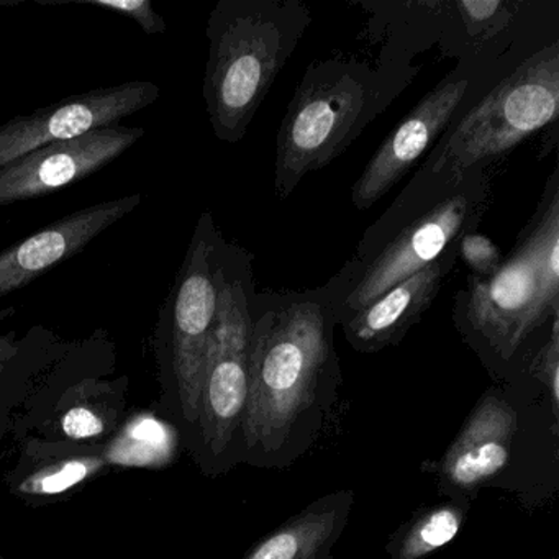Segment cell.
Instances as JSON below:
<instances>
[{
    "instance_id": "obj_1",
    "label": "cell",
    "mask_w": 559,
    "mask_h": 559,
    "mask_svg": "<svg viewBox=\"0 0 559 559\" xmlns=\"http://www.w3.org/2000/svg\"><path fill=\"white\" fill-rule=\"evenodd\" d=\"M250 388L243 460L287 469L313 450L338 402V326L325 287L251 299Z\"/></svg>"
},
{
    "instance_id": "obj_2",
    "label": "cell",
    "mask_w": 559,
    "mask_h": 559,
    "mask_svg": "<svg viewBox=\"0 0 559 559\" xmlns=\"http://www.w3.org/2000/svg\"><path fill=\"white\" fill-rule=\"evenodd\" d=\"M448 499L473 503L486 489L536 509L559 492V408L528 374L493 382L440 460L421 463Z\"/></svg>"
},
{
    "instance_id": "obj_3",
    "label": "cell",
    "mask_w": 559,
    "mask_h": 559,
    "mask_svg": "<svg viewBox=\"0 0 559 559\" xmlns=\"http://www.w3.org/2000/svg\"><path fill=\"white\" fill-rule=\"evenodd\" d=\"M453 322L493 382L526 374L559 322L558 168L499 270L467 277L454 297Z\"/></svg>"
},
{
    "instance_id": "obj_4",
    "label": "cell",
    "mask_w": 559,
    "mask_h": 559,
    "mask_svg": "<svg viewBox=\"0 0 559 559\" xmlns=\"http://www.w3.org/2000/svg\"><path fill=\"white\" fill-rule=\"evenodd\" d=\"M490 195L487 169L433 171L428 159L365 231L353 257L325 284L336 322L440 260L477 230Z\"/></svg>"
},
{
    "instance_id": "obj_5",
    "label": "cell",
    "mask_w": 559,
    "mask_h": 559,
    "mask_svg": "<svg viewBox=\"0 0 559 559\" xmlns=\"http://www.w3.org/2000/svg\"><path fill=\"white\" fill-rule=\"evenodd\" d=\"M299 0H221L205 35V109L214 135L237 145L310 27Z\"/></svg>"
},
{
    "instance_id": "obj_6",
    "label": "cell",
    "mask_w": 559,
    "mask_h": 559,
    "mask_svg": "<svg viewBox=\"0 0 559 559\" xmlns=\"http://www.w3.org/2000/svg\"><path fill=\"white\" fill-rule=\"evenodd\" d=\"M402 74L355 60L309 64L277 133L274 189L281 201L310 173L343 155L401 93Z\"/></svg>"
},
{
    "instance_id": "obj_7",
    "label": "cell",
    "mask_w": 559,
    "mask_h": 559,
    "mask_svg": "<svg viewBox=\"0 0 559 559\" xmlns=\"http://www.w3.org/2000/svg\"><path fill=\"white\" fill-rule=\"evenodd\" d=\"M217 316L202 378L195 437L205 469L225 473L243 460V424L250 388L254 287L243 248L218 237L214 250Z\"/></svg>"
},
{
    "instance_id": "obj_8",
    "label": "cell",
    "mask_w": 559,
    "mask_h": 559,
    "mask_svg": "<svg viewBox=\"0 0 559 559\" xmlns=\"http://www.w3.org/2000/svg\"><path fill=\"white\" fill-rule=\"evenodd\" d=\"M559 117V41L525 58L428 153L433 171L487 169Z\"/></svg>"
},
{
    "instance_id": "obj_9",
    "label": "cell",
    "mask_w": 559,
    "mask_h": 559,
    "mask_svg": "<svg viewBox=\"0 0 559 559\" xmlns=\"http://www.w3.org/2000/svg\"><path fill=\"white\" fill-rule=\"evenodd\" d=\"M221 231L211 212L195 225L191 245L159 312L158 335L182 420L198 430L202 378L217 316L214 250Z\"/></svg>"
},
{
    "instance_id": "obj_10",
    "label": "cell",
    "mask_w": 559,
    "mask_h": 559,
    "mask_svg": "<svg viewBox=\"0 0 559 559\" xmlns=\"http://www.w3.org/2000/svg\"><path fill=\"white\" fill-rule=\"evenodd\" d=\"M159 87L150 81H127L74 94L60 103L17 116L0 126V168L51 143L76 139L122 119L158 100Z\"/></svg>"
},
{
    "instance_id": "obj_11",
    "label": "cell",
    "mask_w": 559,
    "mask_h": 559,
    "mask_svg": "<svg viewBox=\"0 0 559 559\" xmlns=\"http://www.w3.org/2000/svg\"><path fill=\"white\" fill-rule=\"evenodd\" d=\"M473 76L450 78L427 94L385 136L352 189L358 211L384 198L448 132L469 93Z\"/></svg>"
},
{
    "instance_id": "obj_12",
    "label": "cell",
    "mask_w": 559,
    "mask_h": 559,
    "mask_svg": "<svg viewBox=\"0 0 559 559\" xmlns=\"http://www.w3.org/2000/svg\"><path fill=\"white\" fill-rule=\"evenodd\" d=\"M142 127H100L51 143L0 168V207L47 198L96 175L145 135Z\"/></svg>"
},
{
    "instance_id": "obj_13",
    "label": "cell",
    "mask_w": 559,
    "mask_h": 559,
    "mask_svg": "<svg viewBox=\"0 0 559 559\" xmlns=\"http://www.w3.org/2000/svg\"><path fill=\"white\" fill-rule=\"evenodd\" d=\"M140 204L142 194H133L80 209L0 251V297L24 289L48 271L76 257Z\"/></svg>"
},
{
    "instance_id": "obj_14",
    "label": "cell",
    "mask_w": 559,
    "mask_h": 559,
    "mask_svg": "<svg viewBox=\"0 0 559 559\" xmlns=\"http://www.w3.org/2000/svg\"><path fill=\"white\" fill-rule=\"evenodd\" d=\"M457 245L430 266L395 284L388 293L340 323L346 343L362 355L401 345L430 309L457 263Z\"/></svg>"
},
{
    "instance_id": "obj_15",
    "label": "cell",
    "mask_w": 559,
    "mask_h": 559,
    "mask_svg": "<svg viewBox=\"0 0 559 559\" xmlns=\"http://www.w3.org/2000/svg\"><path fill=\"white\" fill-rule=\"evenodd\" d=\"M355 499L352 489L319 497L261 538L243 559H336L333 549L348 526Z\"/></svg>"
},
{
    "instance_id": "obj_16",
    "label": "cell",
    "mask_w": 559,
    "mask_h": 559,
    "mask_svg": "<svg viewBox=\"0 0 559 559\" xmlns=\"http://www.w3.org/2000/svg\"><path fill=\"white\" fill-rule=\"evenodd\" d=\"M471 506L448 499L421 506L385 543L388 559H427L456 538Z\"/></svg>"
},
{
    "instance_id": "obj_17",
    "label": "cell",
    "mask_w": 559,
    "mask_h": 559,
    "mask_svg": "<svg viewBox=\"0 0 559 559\" xmlns=\"http://www.w3.org/2000/svg\"><path fill=\"white\" fill-rule=\"evenodd\" d=\"M38 5H86L103 9L122 15L135 22L146 35H159L166 32V22L162 14L153 9L152 0H35Z\"/></svg>"
},
{
    "instance_id": "obj_18",
    "label": "cell",
    "mask_w": 559,
    "mask_h": 559,
    "mask_svg": "<svg viewBox=\"0 0 559 559\" xmlns=\"http://www.w3.org/2000/svg\"><path fill=\"white\" fill-rule=\"evenodd\" d=\"M526 374L538 382L552 407L559 408V322L552 325L548 340L530 362Z\"/></svg>"
},
{
    "instance_id": "obj_19",
    "label": "cell",
    "mask_w": 559,
    "mask_h": 559,
    "mask_svg": "<svg viewBox=\"0 0 559 559\" xmlns=\"http://www.w3.org/2000/svg\"><path fill=\"white\" fill-rule=\"evenodd\" d=\"M457 257L473 271L471 276L489 277L499 270L503 258L499 247L479 231H467L457 243Z\"/></svg>"
},
{
    "instance_id": "obj_20",
    "label": "cell",
    "mask_w": 559,
    "mask_h": 559,
    "mask_svg": "<svg viewBox=\"0 0 559 559\" xmlns=\"http://www.w3.org/2000/svg\"><path fill=\"white\" fill-rule=\"evenodd\" d=\"M90 463L86 461H70L60 469L47 474L37 480V489L44 493H60L83 480L90 474Z\"/></svg>"
},
{
    "instance_id": "obj_21",
    "label": "cell",
    "mask_w": 559,
    "mask_h": 559,
    "mask_svg": "<svg viewBox=\"0 0 559 559\" xmlns=\"http://www.w3.org/2000/svg\"><path fill=\"white\" fill-rule=\"evenodd\" d=\"M64 433L74 440L97 437L103 433L104 424L94 412L84 407L71 408L63 418Z\"/></svg>"
},
{
    "instance_id": "obj_22",
    "label": "cell",
    "mask_w": 559,
    "mask_h": 559,
    "mask_svg": "<svg viewBox=\"0 0 559 559\" xmlns=\"http://www.w3.org/2000/svg\"><path fill=\"white\" fill-rule=\"evenodd\" d=\"M15 312V307H8V309L0 310V323L4 322L11 313ZM9 349H11V345H9L8 340L4 336H0V356L8 355Z\"/></svg>"
},
{
    "instance_id": "obj_23",
    "label": "cell",
    "mask_w": 559,
    "mask_h": 559,
    "mask_svg": "<svg viewBox=\"0 0 559 559\" xmlns=\"http://www.w3.org/2000/svg\"><path fill=\"white\" fill-rule=\"evenodd\" d=\"M25 0H0V9L4 8H17V5L24 4Z\"/></svg>"
}]
</instances>
